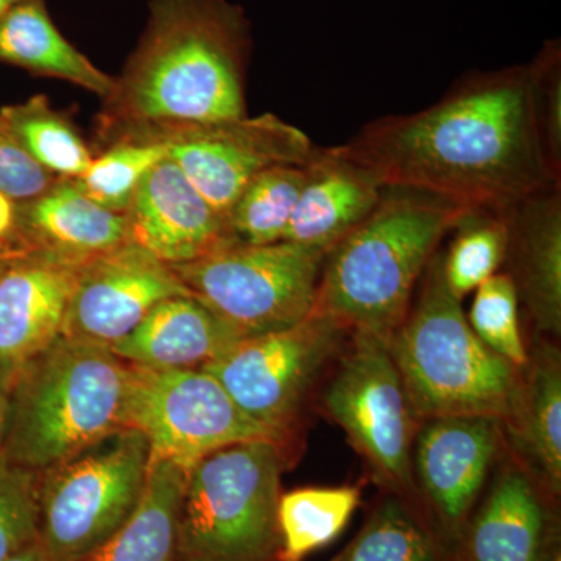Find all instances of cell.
<instances>
[{
    "mask_svg": "<svg viewBox=\"0 0 561 561\" xmlns=\"http://www.w3.org/2000/svg\"><path fill=\"white\" fill-rule=\"evenodd\" d=\"M114 142L164 144L169 158L221 216L254 176L273 165H305L312 140L275 114L195 124L144 125L114 133Z\"/></svg>",
    "mask_w": 561,
    "mask_h": 561,
    "instance_id": "obj_10",
    "label": "cell"
},
{
    "mask_svg": "<svg viewBox=\"0 0 561 561\" xmlns=\"http://www.w3.org/2000/svg\"><path fill=\"white\" fill-rule=\"evenodd\" d=\"M245 11L228 0H151L138 47L105 99L101 138L144 125L247 116Z\"/></svg>",
    "mask_w": 561,
    "mask_h": 561,
    "instance_id": "obj_2",
    "label": "cell"
},
{
    "mask_svg": "<svg viewBox=\"0 0 561 561\" xmlns=\"http://www.w3.org/2000/svg\"><path fill=\"white\" fill-rule=\"evenodd\" d=\"M556 502L511 459L465 523L454 561H553L561 553Z\"/></svg>",
    "mask_w": 561,
    "mask_h": 561,
    "instance_id": "obj_15",
    "label": "cell"
},
{
    "mask_svg": "<svg viewBox=\"0 0 561 561\" xmlns=\"http://www.w3.org/2000/svg\"><path fill=\"white\" fill-rule=\"evenodd\" d=\"M419 298L409 308L389 351L420 420L511 412L522 368L483 345L461 301L448 289L443 251L421 276Z\"/></svg>",
    "mask_w": 561,
    "mask_h": 561,
    "instance_id": "obj_5",
    "label": "cell"
},
{
    "mask_svg": "<svg viewBox=\"0 0 561 561\" xmlns=\"http://www.w3.org/2000/svg\"><path fill=\"white\" fill-rule=\"evenodd\" d=\"M168 157L164 144L114 142L101 157H94L79 179L70 181L90 201L125 216L140 180Z\"/></svg>",
    "mask_w": 561,
    "mask_h": 561,
    "instance_id": "obj_30",
    "label": "cell"
},
{
    "mask_svg": "<svg viewBox=\"0 0 561 561\" xmlns=\"http://www.w3.org/2000/svg\"><path fill=\"white\" fill-rule=\"evenodd\" d=\"M131 242L168 265L186 264L238 242L228 219L164 158L140 180L125 213Z\"/></svg>",
    "mask_w": 561,
    "mask_h": 561,
    "instance_id": "obj_16",
    "label": "cell"
},
{
    "mask_svg": "<svg viewBox=\"0 0 561 561\" xmlns=\"http://www.w3.org/2000/svg\"><path fill=\"white\" fill-rule=\"evenodd\" d=\"M57 180L32 160L0 122V192L20 205L39 197Z\"/></svg>",
    "mask_w": 561,
    "mask_h": 561,
    "instance_id": "obj_34",
    "label": "cell"
},
{
    "mask_svg": "<svg viewBox=\"0 0 561 561\" xmlns=\"http://www.w3.org/2000/svg\"><path fill=\"white\" fill-rule=\"evenodd\" d=\"M518 308L515 284L508 273L500 272L474 291L467 320L483 345L523 368L529 362V353L519 328Z\"/></svg>",
    "mask_w": 561,
    "mask_h": 561,
    "instance_id": "obj_31",
    "label": "cell"
},
{
    "mask_svg": "<svg viewBox=\"0 0 561 561\" xmlns=\"http://www.w3.org/2000/svg\"><path fill=\"white\" fill-rule=\"evenodd\" d=\"M535 117L549 168L561 181V46L560 39L546 41L529 62Z\"/></svg>",
    "mask_w": 561,
    "mask_h": 561,
    "instance_id": "obj_33",
    "label": "cell"
},
{
    "mask_svg": "<svg viewBox=\"0 0 561 561\" xmlns=\"http://www.w3.org/2000/svg\"><path fill=\"white\" fill-rule=\"evenodd\" d=\"M468 209L430 191L383 187L375 209L324 256L312 312L389 345L432 256Z\"/></svg>",
    "mask_w": 561,
    "mask_h": 561,
    "instance_id": "obj_3",
    "label": "cell"
},
{
    "mask_svg": "<svg viewBox=\"0 0 561 561\" xmlns=\"http://www.w3.org/2000/svg\"><path fill=\"white\" fill-rule=\"evenodd\" d=\"M20 2H22V0H0V21H2L3 16H5V14Z\"/></svg>",
    "mask_w": 561,
    "mask_h": 561,
    "instance_id": "obj_38",
    "label": "cell"
},
{
    "mask_svg": "<svg viewBox=\"0 0 561 561\" xmlns=\"http://www.w3.org/2000/svg\"><path fill=\"white\" fill-rule=\"evenodd\" d=\"M39 537V472L0 456V561Z\"/></svg>",
    "mask_w": 561,
    "mask_h": 561,
    "instance_id": "obj_32",
    "label": "cell"
},
{
    "mask_svg": "<svg viewBox=\"0 0 561 561\" xmlns=\"http://www.w3.org/2000/svg\"><path fill=\"white\" fill-rule=\"evenodd\" d=\"M360 502L359 486L300 489L280 494L278 561H301L334 541Z\"/></svg>",
    "mask_w": 561,
    "mask_h": 561,
    "instance_id": "obj_27",
    "label": "cell"
},
{
    "mask_svg": "<svg viewBox=\"0 0 561 561\" xmlns=\"http://www.w3.org/2000/svg\"><path fill=\"white\" fill-rule=\"evenodd\" d=\"M150 443L113 432L39 472V537L49 561H79L130 519L146 491Z\"/></svg>",
    "mask_w": 561,
    "mask_h": 561,
    "instance_id": "obj_7",
    "label": "cell"
},
{
    "mask_svg": "<svg viewBox=\"0 0 561 561\" xmlns=\"http://www.w3.org/2000/svg\"><path fill=\"white\" fill-rule=\"evenodd\" d=\"M25 251L20 236V213L18 203L0 192V253L14 254Z\"/></svg>",
    "mask_w": 561,
    "mask_h": 561,
    "instance_id": "obj_35",
    "label": "cell"
},
{
    "mask_svg": "<svg viewBox=\"0 0 561 561\" xmlns=\"http://www.w3.org/2000/svg\"><path fill=\"white\" fill-rule=\"evenodd\" d=\"M332 561H454L426 513L386 491L359 534Z\"/></svg>",
    "mask_w": 561,
    "mask_h": 561,
    "instance_id": "obj_25",
    "label": "cell"
},
{
    "mask_svg": "<svg viewBox=\"0 0 561 561\" xmlns=\"http://www.w3.org/2000/svg\"><path fill=\"white\" fill-rule=\"evenodd\" d=\"M80 264L22 251L0 273V365L18 368L62 332Z\"/></svg>",
    "mask_w": 561,
    "mask_h": 561,
    "instance_id": "obj_17",
    "label": "cell"
},
{
    "mask_svg": "<svg viewBox=\"0 0 561 561\" xmlns=\"http://www.w3.org/2000/svg\"><path fill=\"white\" fill-rule=\"evenodd\" d=\"M187 472L151 457L138 508L113 537L79 561H175L181 496Z\"/></svg>",
    "mask_w": 561,
    "mask_h": 561,
    "instance_id": "obj_24",
    "label": "cell"
},
{
    "mask_svg": "<svg viewBox=\"0 0 561 561\" xmlns=\"http://www.w3.org/2000/svg\"><path fill=\"white\" fill-rule=\"evenodd\" d=\"M512 459L552 500L561 493V360L549 339H540L522 368L511 412L501 420Z\"/></svg>",
    "mask_w": 561,
    "mask_h": 561,
    "instance_id": "obj_20",
    "label": "cell"
},
{
    "mask_svg": "<svg viewBox=\"0 0 561 561\" xmlns=\"http://www.w3.org/2000/svg\"><path fill=\"white\" fill-rule=\"evenodd\" d=\"M0 61L36 76L70 81L103 101L116 83L61 35L44 0H22L0 21Z\"/></svg>",
    "mask_w": 561,
    "mask_h": 561,
    "instance_id": "obj_23",
    "label": "cell"
},
{
    "mask_svg": "<svg viewBox=\"0 0 561 561\" xmlns=\"http://www.w3.org/2000/svg\"><path fill=\"white\" fill-rule=\"evenodd\" d=\"M348 331L312 312L284 330L245 337L205 365L251 420L287 440L309 393L348 342Z\"/></svg>",
    "mask_w": 561,
    "mask_h": 561,
    "instance_id": "obj_12",
    "label": "cell"
},
{
    "mask_svg": "<svg viewBox=\"0 0 561 561\" xmlns=\"http://www.w3.org/2000/svg\"><path fill=\"white\" fill-rule=\"evenodd\" d=\"M130 386L108 346L60 335L18 368L0 456L41 472L124 430Z\"/></svg>",
    "mask_w": 561,
    "mask_h": 561,
    "instance_id": "obj_4",
    "label": "cell"
},
{
    "mask_svg": "<svg viewBox=\"0 0 561 561\" xmlns=\"http://www.w3.org/2000/svg\"><path fill=\"white\" fill-rule=\"evenodd\" d=\"M16 370L0 365V454L5 440L7 420H9L10 394Z\"/></svg>",
    "mask_w": 561,
    "mask_h": 561,
    "instance_id": "obj_36",
    "label": "cell"
},
{
    "mask_svg": "<svg viewBox=\"0 0 561 561\" xmlns=\"http://www.w3.org/2000/svg\"><path fill=\"white\" fill-rule=\"evenodd\" d=\"M505 262L519 302L545 339L561 334V184H552L505 209Z\"/></svg>",
    "mask_w": 561,
    "mask_h": 561,
    "instance_id": "obj_19",
    "label": "cell"
},
{
    "mask_svg": "<svg viewBox=\"0 0 561 561\" xmlns=\"http://www.w3.org/2000/svg\"><path fill=\"white\" fill-rule=\"evenodd\" d=\"M18 213L25 251H43L73 264H87L131 242L127 217L90 201L70 180L58 179L39 197L20 203Z\"/></svg>",
    "mask_w": 561,
    "mask_h": 561,
    "instance_id": "obj_21",
    "label": "cell"
},
{
    "mask_svg": "<svg viewBox=\"0 0 561 561\" xmlns=\"http://www.w3.org/2000/svg\"><path fill=\"white\" fill-rule=\"evenodd\" d=\"M345 348L323 391L324 412L346 432L379 485L421 508L412 472L421 420L389 346L351 334Z\"/></svg>",
    "mask_w": 561,
    "mask_h": 561,
    "instance_id": "obj_9",
    "label": "cell"
},
{
    "mask_svg": "<svg viewBox=\"0 0 561 561\" xmlns=\"http://www.w3.org/2000/svg\"><path fill=\"white\" fill-rule=\"evenodd\" d=\"M7 561H49V559H47L39 540H36Z\"/></svg>",
    "mask_w": 561,
    "mask_h": 561,
    "instance_id": "obj_37",
    "label": "cell"
},
{
    "mask_svg": "<svg viewBox=\"0 0 561 561\" xmlns=\"http://www.w3.org/2000/svg\"><path fill=\"white\" fill-rule=\"evenodd\" d=\"M504 446L493 416H437L420 421L412 472L423 512L451 549L470 518Z\"/></svg>",
    "mask_w": 561,
    "mask_h": 561,
    "instance_id": "obj_13",
    "label": "cell"
},
{
    "mask_svg": "<svg viewBox=\"0 0 561 561\" xmlns=\"http://www.w3.org/2000/svg\"><path fill=\"white\" fill-rule=\"evenodd\" d=\"M283 241L328 253L378 205L386 184L345 144L313 147Z\"/></svg>",
    "mask_w": 561,
    "mask_h": 561,
    "instance_id": "obj_18",
    "label": "cell"
},
{
    "mask_svg": "<svg viewBox=\"0 0 561 561\" xmlns=\"http://www.w3.org/2000/svg\"><path fill=\"white\" fill-rule=\"evenodd\" d=\"M283 445L236 443L187 472L175 561H278Z\"/></svg>",
    "mask_w": 561,
    "mask_h": 561,
    "instance_id": "obj_6",
    "label": "cell"
},
{
    "mask_svg": "<svg viewBox=\"0 0 561 561\" xmlns=\"http://www.w3.org/2000/svg\"><path fill=\"white\" fill-rule=\"evenodd\" d=\"M183 295L191 294L171 265L127 242L81 265L61 335L111 346L160 302Z\"/></svg>",
    "mask_w": 561,
    "mask_h": 561,
    "instance_id": "obj_14",
    "label": "cell"
},
{
    "mask_svg": "<svg viewBox=\"0 0 561 561\" xmlns=\"http://www.w3.org/2000/svg\"><path fill=\"white\" fill-rule=\"evenodd\" d=\"M553 561H561V553L560 556H557L556 559H553Z\"/></svg>",
    "mask_w": 561,
    "mask_h": 561,
    "instance_id": "obj_40",
    "label": "cell"
},
{
    "mask_svg": "<svg viewBox=\"0 0 561 561\" xmlns=\"http://www.w3.org/2000/svg\"><path fill=\"white\" fill-rule=\"evenodd\" d=\"M11 257L13 256H10V254L0 253V273H2L3 268L7 267V264H9Z\"/></svg>",
    "mask_w": 561,
    "mask_h": 561,
    "instance_id": "obj_39",
    "label": "cell"
},
{
    "mask_svg": "<svg viewBox=\"0 0 561 561\" xmlns=\"http://www.w3.org/2000/svg\"><path fill=\"white\" fill-rule=\"evenodd\" d=\"M324 256V251L287 241L234 242L171 267L192 297L243 337H253L311 316Z\"/></svg>",
    "mask_w": 561,
    "mask_h": 561,
    "instance_id": "obj_8",
    "label": "cell"
},
{
    "mask_svg": "<svg viewBox=\"0 0 561 561\" xmlns=\"http://www.w3.org/2000/svg\"><path fill=\"white\" fill-rule=\"evenodd\" d=\"M449 234L453 239L448 251L443 253V273L448 289L461 301L505 264L508 245L505 209L470 208Z\"/></svg>",
    "mask_w": 561,
    "mask_h": 561,
    "instance_id": "obj_28",
    "label": "cell"
},
{
    "mask_svg": "<svg viewBox=\"0 0 561 561\" xmlns=\"http://www.w3.org/2000/svg\"><path fill=\"white\" fill-rule=\"evenodd\" d=\"M346 149L386 186L504 210L552 184L529 62L465 73L440 101L364 125Z\"/></svg>",
    "mask_w": 561,
    "mask_h": 561,
    "instance_id": "obj_1",
    "label": "cell"
},
{
    "mask_svg": "<svg viewBox=\"0 0 561 561\" xmlns=\"http://www.w3.org/2000/svg\"><path fill=\"white\" fill-rule=\"evenodd\" d=\"M305 165H273L247 184L228 213V225L239 243L280 242L289 227L305 183Z\"/></svg>",
    "mask_w": 561,
    "mask_h": 561,
    "instance_id": "obj_29",
    "label": "cell"
},
{
    "mask_svg": "<svg viewBox=\"0 0 561 561\" xmlns=\"http://www.w3.org/2000/svg\"><path fill=\"white\" fill-rule=\"evenodd\" d=\"M0 122L32 160L57 179H79L94 160L72 122L51 108L46 95L5 106L0 110Z\"/></svg>",
    "mask_w": 561,
    "mask_h": 561,
    "instance_id": "obj_26",
    "label": "cell"
},
{
    "mask_svg": "<svg viewBox=\"0 0 561 561\" xmlns=\"http://www.w3.org/2000/svg\"><path fill=\"white\" fill-rule=\"evenodd\" d=\"M130 365L127 427L138 430L149 440L151 457L190 472L209 454L236 443L286 442L251 420L224 386L202 368Z\"/></svg>",
    "mask_w": 561,
    "mask_h": 561,
    "instance_id": "obj_11",
    "label": "cell"
},
{
    "mask_svg": "<svg viewBox=\"0 0 561 561\" xmlns=\"http://www.w3.org/2000/svg\"><path fill=\"white\" fill-rule=\"evenodd\" d=\"M242 339L241 332L197 298L183 295L160 302L130 334L108 348L133 365L203 368Z\"/></svg>",
    "mask_w": 561,
    "mask_h": 561,
    "instance_id": "obj_22",
    "label": "cell"
}]
</instances>
